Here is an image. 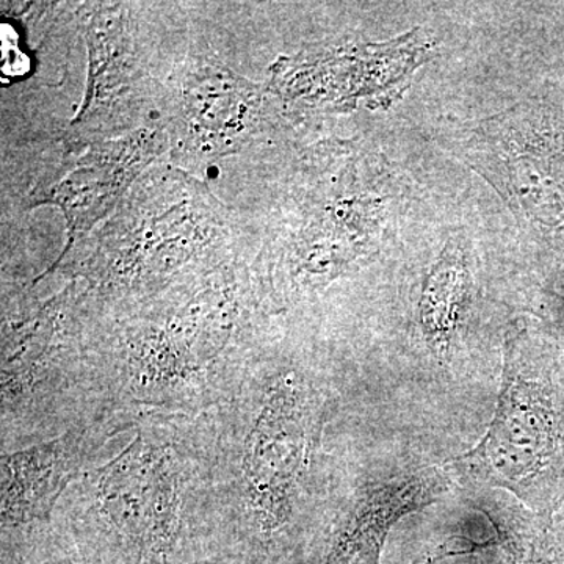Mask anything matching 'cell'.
<instances>
[{"mask_svg":"<svg viewBox=\"0 0 564 564\" xmlns=\"http://www.w3.org/2000/svg\"><path fill=\"white\" fill-rule=\"evenodd\" d=\"M466 300V274L459 263L444 262L426 281L421 300L423 334L440 356H447Z\"/></svg>","mask_w":564,"mask_h":564,"instance_id":"7","label":"cell"},{"mask_svg":"<svg viewBox=\"0 0 564 564\" xmlns=\"http://www.w3.org/2000/svg\"><path fill=\"white\" fill-rule=\"evenodd\" d=\"M448 491L440 467H415L359 486L334 522L318 564H375L392 527Z\"/></svg>","mask_w":564,"mask_h":564,"instance_id":"5","label":"cell"},{"mask_svg":"<svg viewBox=\"0 0 564 564\" xmlns=\"http://www.w3.org/2000/svg\"><path fill=\"white\" fill-rule=\"evenodd\" d=\"M467 477L547 513L564 478V378L525 326L505 340L502 386L480 443L454 459Z\"/></svg>","mask_w":564,"mask_h":564,"instance_id":"2","label":"cell"},{"mask_svg":"<svg viewBox=\"0 0 564 564\" xmlns=\"http://www.w3.org/2000/svg\"><path fill=\"white\" fill-rule=\"evenodd\" d=\"M467 158L514 214L564 231V126L547 106L519 102L488 118Z\"/></svg>","mask_w":564,"mask_h":564,"instance_id":"3","label":"cell"},{"mask_svg":"<svg viewBox=\"0 0 564 564\" xmlns=\"http://www.w3.org/2000/svg\"><path fill=\"white\" fill-rule=\"evenodd\" d=\"M47 525L2 530V564H84L69 538Z\"/></svg>","mask_w":564,"mask_h":564,"instance_id":"8","label":"cell"},{"mask_svg":"<svg viewBox=\"0 0 564 564\" xmlns=\"http://www.w3.org/2000/svg\"><path fill=\"white\" fill-rule=\"evenodd\" d=\"M198 419V417H196ZM191 417L139 415L131 444L82 475L69 540L84 564H204L210 434Z\"/></svg>","mask_w":564,"mask_h":564,"instance_id":"1","label":"cell"},{"mask_svg":"<svg viewBox=\"0 0 564 564\" xmlns=\"http://www.w3.org/2000/svg\"><path fill=\"white\" fill-rule=\"evenodd\" d=\"M477 507L491 521L511 564H563L547 513L497 492L485 494Z\"/></svg>","mask_w":564,"mask_h":564,"instance_id":"6","label":"cell"},{"mask_svg":"<svg viewBox=\"0 0 564 564\" xmlns=\"http://www.w3.org/2000/svg\"><path fill=\"white\" fill-rule=\"evenodd\" d=\"M135 423L133 415L106 414L76 423L43 443L2 454V530L50 524L69 485L90 470L88 464L111 436L135 429Z\"/></svg>","mask_w":564,"mask_h":564,"instance_id":"4","label":"cell"}]
</instances>
